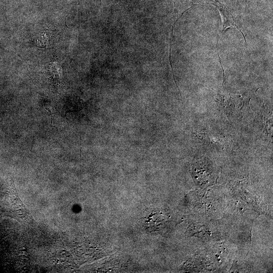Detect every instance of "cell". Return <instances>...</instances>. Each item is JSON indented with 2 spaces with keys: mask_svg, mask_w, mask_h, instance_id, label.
Returning a JSON list of instances; mask_svg holds the SVG:
<instances>
[{
  "mask_svg": "<svg viewBox=\"0 0 273 273\" xmlns=\"http://www.w3.org/2000/svg\"><path fill=\"white\" fill-rule=\"evenodd\" d=\"M44 108H45L46 110H47L48 111H49L50 113V114H51V117H52V118H51V124H52V121H53V118H52V115L51 111H50V110L48 108L46 107L45 106H44Z\"/></svg>",
  "mask_w": 273,
  "mask_h": 273,
  "instance_id": "obj_1",
  "label": "cell"
}]
</instances>
